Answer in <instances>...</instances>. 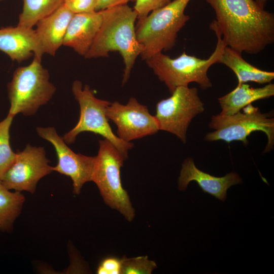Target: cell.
<instances>
[{
	"label": "cell",
	"mask_w": 274,
	"mask_h": 274,
	"mask_svg": "<svg viewBox=\"0 0 274 274\" xmlns=\"http://www.w3.org/2000/svg\"><path fill=\"white\" fill-rule=\"evenodd\" d=\"M214 9L215 24L226 45L256 54L274 42V15L255 0H206Z\"/></svg>",
	"instance_id": "6da1fadb"
},
{
	"label": "cell",
	"mask_w": 274,
	"mask_h": 274,
	"mask_svg": "<svg viewBox=\"0 0 274 274\" xmlns=\"http://www.w3.org/2000/svg\"><path fill=\"white\" fill-rule=\"evenodd\" d=\"M102 10L100 27L84 57L87 59L108 57L111 52H118L124 64L122 79L124 84L129 79L135 60L143 51L136 36L135 23L138 14L127 4Z\"/></svg>",
	"instance_id": "7a4b0ae2"
},
{
	"label": "cell",
	"mask_w": 274,
	"mask_h": 274,
	"mask_svg": "<svg viewBox=\"0 0 274 274\" xmlns=\"http://www.w3.org/2000/svg\"><path fill=\"white\" fill-rule=\"evenodd\" d=\"M210 28L215 32L217 42L214 52L208 58H199L185 52L176 58H172L161 52L145 60L159 80L164 83L170 93L178 87L187 86L193 82L203 90L212 87L208 76V70L218 62L226 45L214 21L211 23Z\"/></svg>",
	"instance_id": "3957f363"
},
{
	"label": "cell",
	"mask_w": 274,
	"mask_h": 274,
	"mask_svg": "<svg viewBox=\"0 0 274 274\" xmlns=\"http://www.w3.org/2000/svg\"><path fill=\"white\" fill-rule=\"evenodd\" d=\"M190 1L174 0L138 19L136 36L143 47L142 59L146 60L175 46L178 33L190 19L185 10Z\"/></svg>",
	"instance_id": "277c9868"
},
{
	"label": "cell",
	"mask_w": 274,
	"mask_h": 274,
	"mask_svg": "<svg viewBox=\"0 0 274 274\" xmlns=\"http://www.w3.org/2000/svg\"><path fill=\"white\" fill-rule=\"evenodd\" d=\"M41 60L34 57L30 64L14 71L8 84L10 103L8 115L14 118L19 113L33 115L54 94L56 87L49 81V72L42 65Z\"/></svg>",
	"instance_id": "5b68a950"
},
{
	"label": "cell",
	"mask_w": 274,
	"mask_h": 274,
	"mask_svg": "<svg viewBox=\"0 0 274 274\" xmlns=\"http://www.w3.org/2000/svg\"><path fill=\"white\" fill-rule=\"evenodd\" d=\"M125 160L109 141L106 139L99 140L91 181L97 186L105 203L118 211L127 221H131L135 211L127 191L123 188L120 176Z\"/></svg>",
	"instance_id": "8992f818"
},
{
	"label": "cell",
	"mask_w": 274,
	"mask_h": 274,
	"mask_svg": "<svg viewBox=\"0 0 274 274\" xmlns=\"http://www.w3.org/2000/svg\"><path fill=\"white\" fill-rule=\"evenodd\" d=\"M72 89L79 103L80 114L75 126L62 138L64 142L67 144H71L79 133L91 132L109 141L126 160L128 158V151L133 147V144L123 141L112 131L106 115V109L111 102L96 97L89 86L85 85L83 87L80 81L76 80L73 82Z\"/></svg>",
	"instance_id": "52a82bcc"
},
{
	"label": "cell",
	"mask_w": 274,
	"mask_h": 274,
	"mask_svg": "<svg viewBox=\"0 0 274 274\" xmlns=\"http://www.w3.org/2000/svg\"><path fill=\"white\" fill-rule=\"evenodd\" d=\"M241 111L231 115H213L209 127L215 130L207 133L204 140L213 142L223 141L227 143L241 141L245 146L248 144L247 137L253 132L261 131L267 138L264 153L273 149L274 146V118L267 113H262L258 108L251 104Z\"/></svg>",
	"instance_id": "ba28073f"
},
{
	"label": "cell",
	"mask_w": 274,
	"mask_h": 274,
	"mask_svg": "<svg viewBox=\"0 0 274 274\" xmlns=\"http://www.w3.org/2000/svg\"><path fill=\"white\" fill-rule=\"evenodd\" d=\"M170 94L157 103L155 117L159 130L175 135L185 144L188 127L195 117L203 112L204 104L196 87L179 86Z\"/></svg>",
	"instance_id": "9c48e42d"
},
{
	"label": "cell",
	"mask_w": 274,
	"mask_h": 274,
	"mask_svg": "<svg viewBox=\"0 0 274 274\" xmlns=\"http://www.w3.org/2000/svg\"><path fill=\"white\" fill-rule=\"evenodd\" d=\"M43 147L28 144L23 151L16 153L1 181L10 190L33 193L40 180L53 172Z\"/></svg>",
	"instance_id": "30bf717a"
},
{
	"label": "cell",
	"mask_w": 274,
	"mask_h": 274,
	"mask_svg": "<svg viewBox=\"0 0 274 274\" xmlns=\"http://www.w3.org/2000/svg\"><path fill=\"white\" fill-rule=\"evenodd\" d=\"M106 115L117 128V136L126 142L157 133L159 130L155 116L147 106L132 97L123 105L115 101L106 109Z\"/></svg>",
	"instance_id": "8fae6325"
},
{
	"label": "cell",
	"mask_w": 274,
	"mask_h": 274,
	"mask_svg": "<svg viewBox=\"0 0 274 274\" xmlns=\"http://www.w3.org/2000/svg\"><path fill=\"white\" fill-rule=\"evenodd\" d=\"M37 131L41 138L49 142L55 148L58 162L52 167L53 171L70 177L74 193L80 194L84 184L92 180L95 156L75 153L53 127H38Z\"/></svg>",
	"instance_id": "7c38bea8"
},
{
	"label": "cell",
	"mask_w": 274,
	"mask_h": 274,
	"mask_svg": "<svg viewBox=\"0 0 274 274\" xmlns=\"http://www.w3.org/2000/svg\"><path fill=\"white\" fill-rule=\"evenodd\" d=\"M192 181L196 182L204 192L222 201L226 200L227 191L229 187L243 183L242 178L235 172H230L221 177L206 173L197 168L193 159L188 157L182 163L178 179L179 189L185 191Z\"/></svg>",
	"instance_id": "4fadbf2b"
},
{
	"label": "cell",
	"mask_w": 274,
	"mask_h": 274,
	"mask_svg": "<svg viewBox=\"0 0 274 274\" xmlns=\"http://www.w3.org/2000/svg\"><path fill=\"white\" fill-rule=\"evenodd\" d=\"M74 15V13L62 4L37 23L35 31L42 57L45 53L54 56L63 45L67 26Z\"/></svg>",
	"instance_id": "5bb4252c"
},
{
	"label": "cell",
	"mask_w": 274,
	"mask_h": 274,
	"mask_svg": "<svg viewBox=\"0 0 274 274\" xmlns=\"http://www.w3.org/2000/svg\"><path fill=\"white\" fill-rule=\"evenodd\" d=\"M102 20V10L74 14L67 26L63 45L85 56L98 33Z\"/></svg>",
	"instance_id": "9a60e30c"
},
{
	"label": "cell",
	"mask_w": 274,
	"mask_h": 274,
	"mask_svg": "<svg viewBox=\"0 0 274 274\" xmlns=\"http://www.w3.org/2000/svg\"><path fill=\"white\" fill-rule=\"evenodd\" d=\"M0 51L20 62L32 55L42 59L35 29L17 24L0 29Z\"/></svg>",
	"instance_id": "2e32d148"
},
{
	"label": "cell",
	"mask_w": 274,
	"mask_h": 274,
	"mask_svg": "<svg viewBox=\"0 0 274 274\" xmlns=\"http://www.w3.org/2000/svg\"><path fill=\"white\" fill-rule=\"evenodd\" d=\"M274 95V84L267 83L262 87L253 88L246 83H238L228 93L218 98L220 114L231 115L252 102L269 98Z\"/></svg>",
	"instance_id": "e0dca14e"
},
{
	"label": "cell",
	"mask_w": 274,
	"mask_h": 274,
	"mask_svg": "<svg viewBox=\"0 0 274 274\" xmlns=\"http://www.w3.org/2000/svg\"><path fill=\"white\" fill-rule=\"evenodd\" d=\"M229 68L236 75L238 83L254 82L267 84L274 79V72L262 70L246 61L242 53L226 46L218 61Z\"/></svg>",
	"instance_id": "ac0fdd59"
},
{
	"label": "cell",
	"mask_w": 274,
	"mask_h": 274,
	"mask_svg": "<svg viewBox=\"0 0 274 274\" xmlns=\"http://www.w3.org/2000/svg\"><path fill=\"white\" fill-rule=\"evenodd\" d=\"M25 197L20 192L11 191L0 180V230L10 232L19 215Z\"/></svg>",
	"instance_id": "d6986e66"
},
{
	"label": "cell",
	"mask_w": 274,
	"mask_h": 274,
	"mask_svg": "<svg viewBox=\"0 0 274 274\" xmlns=\"http://www.w3.org/2000/svg\"><path fill=\"white\" fill-rule=\"evenodd\" d=\"M22 12L18 25L32 28L42 18L50 15L63 4V0H23Z\"/></svg>",
	"instance_id": "ffe728a7"
},
{
	"label": "cell",
	"mask_w": 274,
	"mask_h": 274,
	"mask_svg": "<svg viewBox=\"0 0 274 274\" xmlns=\"http://www.w3.org/2000/svg\"><path fill=\"white\" fill-rule=\"evenodd\" d=\"M13 118L7 115L0 121V180L13 162L16 156L10 142V130Z\"/></svg>",
	"instance_id": "44dd1931"
},
{
	"label": "cell",
	"mask_w": 274,
	"mask_h": 274,
	"mask_svg": "<svg viewBox=\"0 0 274 274\" xmlns=\"http://www.w3.org/2000/svg\"><path fill=\"white\" fill-rule=\"evenodd\" d=\"M121 259V273L123 274H150L157 268L156 263L148 259L147 256Z\"/></svg>",
	"instance_id": "7402d4cb"
},
{
	"label": "cell",
	"mask_w": 274,
	"mask_h": 274,
	"mask_svg": "<svg viewBox=\"0 0 274 274\" xmlns=\"http://www.w3.org/2000/svg\"><path fill=\"white\" fill-rule=\"evenodd\" d=\"M171 0H136L133 9L138 14V19L146 16L151 12L163 7Z\"/></svg>",
	"instance_id": "603a6c76"
},
{
	"label": "cell",
	"mask_w": 274,
	"mask_h": 274,
	"mask_svg": "<svg viewBox=\"0 0 274 274\" xmlns=\"http://www.w3.org/2000/svg\"><path fill=\"white\" fill-rule=\"evenodd\" d=\"M97 0H63V4L74 14L95 11Z\"/></svg>",
	"instance_id": "cb8c5ba5"
},
{
	"label": "cell",
	"mask_w": 274,
	"mask_h": 274,
	"mask_svg": "<svg viewBox=\"0 0 274 274\" xmlns=\"http://www.w3.org/2000/svg\"><path fill=\"white\" fill-rule=\"evenodd\" d=\"M96 273L98 274H120L121 259L115 257H108L99 264Z\"/></svg>",
	"instance_id": "d4e9b609"
},
{
	"label": "cell",
	"mask_w": 274,
	"mask_h": 274,
	"mask_svg": "<svg viewBox=\"0 0 274 274\" xmlns=\"http://www.w3.org/2000/svg\"><path fill=\"white\" fill-rule=\"evenodd\" d=\"M136 0H97L95 11H100L109 8L127 4L128 2H135Z\"/></svg>",
	"instance_id": "484cf974"
},
{
	"label": "cell",
	"mask_w": 274,
	"mask_h": 274,
	"mask_svg": "<svg viewBox=\"0 0 274 274\" xmlns=\"http://www.w3.org/2000/svg\"><path fill=\"white\" fill-rule=\"evenodd\" d=\"M256 2L262 7L264 8L266 3L269 0H255Z\"/></svg>",
	"instance_id": "4316f807"
},
{
	"label": "cell",
	"mask_w": 274,
	"mask_h": 274,
	"mask_svg": "<svg viewBox=\"0 0 274 274\" xmlns=\"http://www.w3.org/2000/svg\"><path fill=\"white\" fill-rule=\"evenodd\" d=\"M2 1H3V0H0V2Z\"/></svg>",
	"instance_id": "83f0119b"
}]
</instances>
